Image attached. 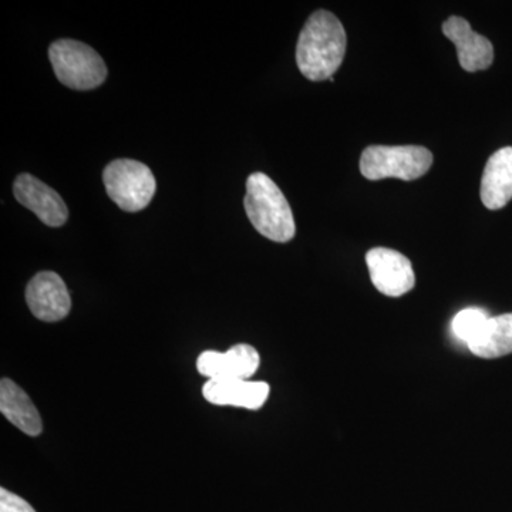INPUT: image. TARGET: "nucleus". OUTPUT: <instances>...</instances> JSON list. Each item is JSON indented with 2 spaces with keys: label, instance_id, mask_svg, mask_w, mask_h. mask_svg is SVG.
Instances as JSON below:
<instances>
[{
  "label": "nucleus",
  "instance_id": "1",
  "mask_svg": "<svg viewBox=\"0 0 512 512\" xmlns=\"http://www.w3.org/2000/svg\"><path fill=\"white\" fill-rule=\"evenodd\" d=\"M348 37L342 22L328 10L313 13L303 26L296 46V63L306 79H332L342 66Z\"/></svg>",
  "mask_w": 512,
  "mask_h": 512
},
{
  "label": "nucleus",
  "instance_id": "2",
  "mask_svg": "<svg viewBox=\"0 0 512 512\" xmlns=\"http://www.w3.org/2000/svg\"><path fill=\"white\" fill-rule=\"evenodd\" d=\"M245 211L251 224L262 237L285 244L296 234L291 205L284 192L264 173L249 175Z\"/></svg>",
  "mask_w": 512,
  "mask_h": 512
},
{
  "label": "nucleus",
  "instance_id": "3",
  "mask_svg": "<svg viewBox=\"0 0 512 512\" xmlns=\"http://www.w3.org/2000/svg\"><path fill=\"white\" fill-rule=\"evenodd\" d=\"M49 59L59 82L73 90H93L107 77L104 60L93 47L79 40H56L49 49Z\"/></svg>",
  "mask_w": 512,
  "mask_h": 512
},
{
  "label": "nucleus",
  "instance_id": "4",
  "mask_svg": "<svg viewBox=\"0 0 512 512\" xmlns=\"http://www.w3.org/2000/svg\"><path fill=\"white\" fill-rule=\"evenodd\" d=\"M433 154L420 146H370L360 157V173L370 181L399 178L419 180L429 173Z\"/></svg>",
  "mask_w": 512,
  "mask_h": 512
},
{
  "label": "nucleus",
  "instance_id": "5",
  "mask_svg": "<svg viewBox=\"0 0 512 512\" xmlns=\"http://www.w3.org/2000/svg\"><path fill=\"white\" fill-rule=\"evenodd\" d=\"M104 187L111 200L126 212L143 211L156 194L153 171L136 160L111 161L103 171Z\"/></svg>",
  "mask_w": 512,
  "mask_h": 512
},
{
  "label": "nucleus",
  "instance_id": "6",
  "mask_svg": "<svg viewBox=\"0 0 512 512\" xmlns=\"http://www.w3.org/2000/svg\"><path fill=\"white\" fill-rule=\"evenodd\" d=\"M366 264L377 291L390 298L406 295L416 285L412 262L394 249H370Z\"/></svg>",
  "mask_w": 512,
  "mask_h": 512
},
{
  "label": "nucleus",
  "instance_id": "7",
  "mask_svg": "<svg viewBox=\"0 0 512 512\" xmlns=\"http://www.w3.org/2000/svg\"><path fill=\"white\" fill-rule=\"evenodd\" d=\"M26 302L35 318L59 322L72 309V299L63 279L56 272L43 271L33 276L26 288Z\"/></svg>",
  "mask_w": 512,
  "mask_h": 512
},
{
  "label": "nucleus",
  "instance_id": "8",
  "mask_svg": "<svg viewBox=\"0 0 512 512\" xmlns=\"http://www.w3.org/2000/svg\"><path fill=\"white\" fill-rule=\"evenodd\" d=\"M259 365L261 356L258 350L245 343L232 346L225 353L207 350L197 359L198 372L208 377V380H249L259 369Z\"/></svg>",
  "mask_w": 512,
  "mask_h": 512
},
{
  "label": "nucleus",
  "instance_id": "9",
  "mask_svg": "<svg viewBox=\"0 0 512 512\" xmlns=\"http://www.w3.org/2000/svg\"><path fill=\"white\" fill-rule=\"evenodd\" d=\"M16 200L35 212L37 218L49 227H62L69 218L63 198L49 185L30 174H20L13 184Z\"/></svg>",
  "mask_w": 512,
  "mask_h": 512
},
{
  "label": "nucleus",
  "instance_id": "10",
  "mask_svg": "<svg viewBox=\"0 0 512 512\" xmlns=\"http://www.w3.org/2000/svg\"><path fill=\"white\" fill-rule=\"evenodd\" d=\"M443 33L456 46L458 62L466 72L487 70L493 64V43L474 32L466 19L451 16L443 23Z\"/></svg>",
  "mask_w": 512,
  "mask_h": 512
},
{
  "label": "nucleus",
  "instance_id": "11",
  "mask_svg": "<svg viewBox=\"0 0 512 512\" xmlns=\"http://www.w3.org/2000/svg\"><path fill=\"white\" fill-rule=\"evenodd\" d=\"M271 387L265 382L252 380H208L202 387L205 400L215 406L241 407L259 410L268 400Z\"/></svg>",
  "mask_w": 512,
  "mask_h": 512
},
{
  "label": "nucleus",
  "instance_id": "12",
  "mask_svg": "<svg viewBox=\"0 0 512 512\" xmlns=\"http://www.w3.org/2000/svg\"><path fill=\"white\" fill-rule=\"evenodd\" d=\"M480 195L484 207L491 211L501 210L512 200V147L501 148L488 158Z\"/></svg>",
  "mask_w": 512,
  "mask_h": 512
},
{
  "label": "nucleus",
  "instance_id": "13",
  "mask_svg": "<svg viewBox=\"0 0 512 512\" xmlns=\"http://www.w3.org/2000/svg\"><path fill=\"white\" fill-rule=\"evenodd\" d=\"M0 412L28 436L37 437L42 434V419L35 403L22 387L10 379H2L0 383Z\"/></svg>",
  "mask_w": 512,
  "mask_h": 512
},
{
  "label": "nucleus",
  "instance_id": "14",
  "mask_svg": "<svg viewBox=\"0 0 512 512\" xmlns=\"http://www.w3.org/2000/svg\"><path fill=\"white\" fill-rule=\"evenodd\" d=\"M481 359H497L512 353V313L488 319L481 335L467 346Z\"/></svg>",
  "mask_w": 512,
  "mask_h": 512
},
{
  "label": "nucleus",
  "instance_id": "15",
  "mask_svg": "<svg viewBox=\"0 0 512 512\" xmlns=\"http://www.w3.org/2000/svg\"><path fill=\"white\" fill-rule=\"evenodd\" d=\"M490 318L491 316H488L484 309L467 308L454 316L451 330L458 340L468 346L481 335Z\"/></svg>",
  "mask_w": 512,
  "mask_h": 512
},
{
  "label": "nucleus",
  "instance_id": "16",
  "mask_svg": "<svg viewBox=\"0 0 512 512\" xmlns=\"http://www.w3.org/2000/svg\"><path fill=\"white\" fill-rule=\"evenodd\" d=\"M0 512H36L35 508L18 494L0 488Z\"/></svg>",
  "mask_w": 512,
  "mask_h": 512
}]
</instances>
